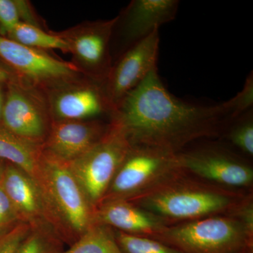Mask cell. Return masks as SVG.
Masks as SVG:
<instances>
[{"instance_id":"6da1fadb","label":"cell","mask_w":253,"mask_h":253,"mask_svg":"<svg viewBox=\"0 0 253 253\" xmlns=\"http://www.w3.org/2000/svg\"><path fill=\"white\" fill-rule=\"evenodd\" d=\"M253 74L237 94L215 105L192 104L173 96L154 68L130 91L111 116L132 146L176 154L190 141L218 136L228 125L252 109Z\"/></svg>"},{"instance_id":"7a4b0ae2","label":"cell","mask_w":253,"mask_h":253,"mask_svg":"<svg viewBox=\"0 0 253 253\" xmlns=\"http://www.w3.org/2000/svg\"><path fill=\"white\" fill-rule=\"evenodd\" d=\"M246 224L227 217L195 219L154 237L182 253H239L252 248Z\"/></svg>"},{"instance_id":"3957f363","label":"cell","mask_w":253,"mask_h":253,"mask_svg":"<svg viewBox=\"0 0 253 253\" xmlns=\"http://www.w3.org/2000/svg\"><path fill=\"white\" fill-rule=\"evenodd\" d=\"M131 146L124 130L112 121L107 132L94 147L68 163L94 211L101 204Z\"/></svg>"},{"instance_id":"277c9868","label":"cell","mask_w":253,"mask_h":253,"mask_svg":"<svg viewBox=\"0 0 253 253\" xmlns=\"http://www.w3.org/2000/svg\"><path fill=\"white\" fill-rule=\"evenodd\" d=\"M0 59L21 81L46 91L80 81L83 74L75 63L1 36Z\"/></svg>"},{"instance_id":"5b68a950","label":"cell","mask_w":253,"mask_h":253,"mask_svg":"<svg viewBox=\"0 0 253 253\" xmlns=\"http://www.w3.org/2000/svg\"><path fill=\"white\" fill-rule=\"evenodd\" d=\"M6 86L0 125L24 140L43 145L53 122L46 96L18 78Z\"/></svg>"},{"instance_id":"8992f818","label":"cell","mask_w":253,"mask_h":253,"mask_svg":"<svg viewBox=\"0 0 253 253\" xmlns=\"http://www.w3.org/2000/svg\"><path fill=\"white\" fill-rule=\"evenodd\" d=\"M1 181L21 222L28 224L31 229H49L59 236L63 244H73L62 221L41 189L26 173L4 161Z\"/></svg>"},{"instance_id":"52a82bcc","label":"cell","mask_w":253,"mask_h":253,"mask_svg":"<svg viewBox=\"0 0 253 253\" xmlns=\"http://www.w3.org/2000/svg\"><path fill=\"white\" fill-rule=\"evenodd\" d=\"M43 153L51 199L74 244L94 224V210L68 163Z\"/></svg>"},{"instance_id":"ba28073f","label":"cell","mask_w":253,"mask_h":253,"mask_svg":"<svg viewBox=\"0 0 253 253\" xmlns=\"http://www.w3.org/2000/svg\"><path fill=\"white\" fill-rule=\"evenodd\" d=\"M177 168H180L177 154L156 148L132 146L101 204L130 198Z\"/></svg>"},{"instance_id":"9c48e42d","label":"cell","mask_w":253,"mask_h":253,"mask_svg":"<svg viewBox=\"0 0 253 253\" xmlns=\"http://www.w3.org/2000/svg\"><path fill=\"white\" fill-rule=\"evenodd\" d=\"M159 45V31H156L125 51L116 64L112 66L102 83L111 115L126 95L157 68Z\"/></svg>"},{"instance_id":"30bf717a","label":"cell","mask_w":253,"mask_h":253,"mask_svg":"<svg viewBox=\"0 0 253 253\" xmlns=\"http://www.w3.org/2000/svg\"><path fill=\"white\" fill-rule=\"evenodd\" d=\"M117 17L86 22L56 33L67 43L69 52L81 63L82 71L103 83L112 68L110 44Z\"/></svg>"},{"instance_id":"8fae6325","label":"cell","mask_w":253,"mask_h":253,"mask_svg":"<svg viewBox=\"0 0 253 253\" xmlns=\"http://www.w3.org/2000/svg\"><path fill=\"white\" fill-rule=\"evenodd\" d=\"M232 204L222 193L196 188H173L157 191L141 201L156 215L175 219H199L221 212Z\"/></svg>"},{"instance_id":"7c38bea8","label":"cell","mask_w":253,"mask_h":253,"mask_svg":"<svg viewBox=\"0 0 253 253\" xmlns=\"http://www.w3.org/2000/svg\"><path fill=\"white\" fill-rule=\"evenodd\" d=\"M53 121H86L109 112L102 83L91 80L68 83L47 91Z\"/></svg>"},{"instance_id":"4fadbf2b","label":"cell","mask_w":253,"mask_h":253,"mask_svg":"<svg viewBox=\"0 0 253 253\" xmlns=\"http://www.w3.org/2000/svg\"><path fill=\"white\" fill-rule=\"evenodd\" d=\"M109 126L110 124L91 120L53 121L43 151L64 162H72L94 147Z\"/></svg>"},{"instance_id":"5bb4252c","label":"cell","mask_w":253,"mask_h":253,"mask_svg":"<svg viewBox=\"0 0 253 253\" xmlns=\"http://www.w3.org/2000/svg\"><path fill=\"white\" fill-rule=\"evenodd\" d=\"M177 0H134L122 15L117 16L118 27L126 49H129L173 21L177 14ZM124 51V52H125Z\"/></svg>"},{"instance_id":"9a60e30c","label":"cell","mask_w":253,"mask_h":253,"mask_svg":"<svg viewBox=\"0 0 253 253\" xmlns=\"http://www.w3.org/2000/svg\"><path fill=\"white\" fill-rule=\"evenodd\" d=\"M177 158L180 168L219 184L245 186L253 181V169L224 151L204 149L177 155Z\"/></svg>"},{"instance_id":"2e32d148","label":"cell","mask_w":253,"mask_h":253,"mask_svg":"<svg viewBox=\"0 0 253 253\" xmlns=\"http://www.w3.org/2000/svg\"><path fill=\"white\" fill-rule=\"evenodd\" d=\"M94 223L136 236L156 237L166 229L156 214L136 207L126 200H112L100 204L94 211Z\"/></svg>"},{"instance_id":"e0dca14e","label":"cell","mask_w":253,"mask_h":253,"mask_svg":"<svg viewBox=\"0 0 253 253\" xmlns=\"http://www.w3.org/2000/svg\"><path fill=\"white\" fill-rule=\"evenodd\" d=\"M0 161L11 163L31 178L59 217L50 195L42 145L24 140L0 125Z\"/></svg>"},{"instance_id":"ac0fdd59","label":"cell","mask_w":253,"mask_h":253,"mask_svg":"<svg viewBox=\"0 0 253 253\" xmlns=\"http://www.w3.org/2000/svg\"><path fill=\"white\" fill-rule=\"evenodd\" d=\"M61 253H123L114 231L109 226L94 223L67 251Z\"/></svg>"},{"instance_id":"d6986e66","label":"cell","mask_w":253,"mask_h":253,"mask_svg":"<svg viewBox=\"0 0 253 253\" xmlns=\"http://www.w3.org/2000/svg\"><path fill=\"white\" fill-rule=\"evenodd\" d=\"M6 38L23 45L43 50L59 49L69 52L67 43L56 33H49L41 28L26 23H19Z\"/></svg>"},{"instance_id":"ffe728a7","label":"cell","mask_w":253,"mask_h":253,"mask_svg":"<svg viewBox=\"0 0 253 253\" xmlns=\"http://www.w3.org/2000/svg\"><path fill=\"white\" fill-rule=\"evenodd\" d=\"M19 23L40 26L28 1L0 0V36L6 37Z\"/></svg>"},{"instance_id":"44dd1931","label":"cell","mask_w":253,"mask_h":253,"mask_svg":"<svg viewBox=\"0 0 253 253\" xmlns=\"http://www.w3.org/2000/svg\"><path fill=\"white\" fill-rule=\"evenodd\" d=\"M63 242L52 231L31 229L15 253H61Z\"/></svg>"},{"instance_id":"7402d4cb","label":"cell","mask_w":253,"mask_h":253,"mask_svg":"<svg viewBox=\"0 0 253 253\" xmlns=\"http://www.w3.org/2000/svg\"><path fill=\"white\" fill-rule=\"evenodd\" d=\"M114 232L123 253H182L172 246L147 236L132 235L117 230Z\"/></svg>"},{"instance_id":"603a6c76","label":"cell","mask_w":253,"mask_h":253,"mask_svg":"<svg viewBox=\"0 0 253 253\" xmlns=\"http://www.w3.org/2000/svg\"><path fill=\"white\" fill-rule=\"evenodd\" d=\"M236 121L238 123L231 129L229 134V140L236 147L246 154H253V111L240 116Z\"/></svg>"},{"instance_id":"cb8c5ba5","label":"cell","mask_w":253,"mask_h":253,"mask_svg":"<svg viewBox=\"0 0 253 253\" xmlns=\"http://www.w3.org/2000/svg\"><path fill=\"white\" fill-rule=\"evenodd\" d=\"M31 227L19 222L4 232L0 233V253H15Z\"/></svg>"},{"instance_id":"d4e9b609","label":"cell","mask_w":253,"mask_h":253,"mask_svg":"<svg viewBox=\"0 0 253 253\" xmlns=\"http://www.w3.org/2000/svg\"><path fill=\"white\" fill-rule=\"evenodd\" d=\"M19 222L21 221L14 206L1 184L0 176V233L8 230Z\"/></svg>"},{"instance_id":"484cf974","label":"cell","mask_w":253,"mask_h":253,"mask_svg":"<svg viewBox=\"0 0 253 253\" xmlns=\"http://www.w3.org/2000/svg\"><path fill=\"white\" fill-rule=\"evenodd\" d=\"M18 78L16 74L8 66L0 63V83H6Z\"/></svg>"},{"instance_id":"4316f807","label":"cell","mask_w":253,"mask_h":253,"mask_svg":"<svg viewBox=\"0 0 253 253\" xmlns=\"http://www.w3.org/2000/svg\"><path fill=\"white\" fill-rule=\"evenodd\" d=\"M4 83H0V123H1V116H2L3 107H4L5 91Z\"/></svg>"},{"instance_id":"83f0119b","label":"cell","mask_w":253,"mask_h":253,"mask_svg":"<svg viewBox=\"0 0 253 253\" xmlns=\"http://www.w3.org/2000/svg\"><path fill=\"white\" fill-rule=\"evenodd\" d=\"M239 253H253L252 248H249V249L244 250V251H241V252Z\"/></svg>"},{"instance_id":"f1b7e54d","label":"cell","mask_w":253,"mask_h":253,"mask_svg":"<svg viewBox=\"0 0 253 253\" xmlns=\"http://www.w3.org/2000/svg\"><path fill=\"white\" fill-rule=\"evenodd\" d=\"M3 165H4V161H0V176H1V171H2Z\"/></svg>"}]
</instances>
